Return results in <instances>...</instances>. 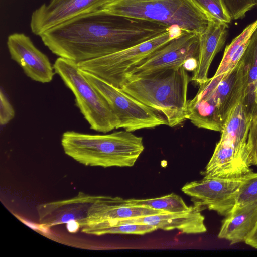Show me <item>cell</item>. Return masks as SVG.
Listing matches in <instances>:
<instances>
[{
	"label": "cell",
	"mask_w": 257,
	"mask_h": 257,
	"mask_svg": "<svg viewBox=\"0 0 257 257\" xmlns=\"http://www.w3.org/2000/svg\"><path fill=\"white\" fill-rule=\"evenodd\" d=\"M225 74L213 76L199 85L194 98L188 100V118L199 128L221 132L231 110L217 89Z\"/></svg>",
	"instance_id": "8"
},
{
	"label": "cell",
	"mask_w": 257,
	"mask_h": 257,
	"mask_svg": "<svg viewBox=\"0 0 257 257\" xmlns=\"http://www.w3.org/2000/svg\"><path fill=\"white\" fill-rule=\"evenodd\" d=\"M241 59L247 76L246 88L243 103L252 115L257 109L255 92L257 87V28L252 34Z\"/></svg>",
	"instance_id": "20"
},
{
	"label": "cell",
	"mask_w": 257,
	"mask_h": 257,
	"mask_svg": "<svg viewBox=\"0 0 257 257\" xmlns=\"http://www.w3.org/2000/svg\"><path fill=\"white\" fill-rule=\"evenodd\" d=\"M91 84L103 96L119 120L118 128L132 132L167 125L164 117L121 88L116 87L89 72L82 70Z\"/></svg>",
	"instance_id": "7"
},
{
	"label": "cell",
	"mask_w": 257,
	"mask_h": 257,
	"mask_svg": "<svg viewBox=\"0 0 257 257\" xmlns=\"http://www.w3.org/2000/svg\"><path fill=\"white\" fill-rule=\"evenodd\" d=\"M127 203L131 205L148 207L167 213L184 212L191 207L186 204L180 196L173 193L156 198L130 199H127Z\"/></svg>",
	"instance_id": "23"
},
{
	"label": "cell",
	"mask_w": 257,
	"mask_h": 257,
	"mask_svg": "<svg viewBox=\"0 0 257 257\" xmlns=\"http://www.w3.org/2000/svg\"><path fill=\"white\" fill-rule=\"evenodd\" d=\"M199 56V35L184 31L134 66L127 73L136 77L156 70L183 66L188 60Z\"/></svg>",
	"instance_id": "9"
},
{
	"label": "cell",
	"mask_w": 257,
	"mask_h": 257,
	"mask_svg": "<svg viewBox=\"0 0 257 257\" xmlns=\"http://www.w3.org/2000/svg\"><path fill=\"white\" fill-rule=\"evenodd\" d=\"M251 117L243 101L238 103L228 114L220 139L232 145L247 164L246 143Z\"/></svg>",
	"instance_id": "19"
},
{
	"label": "cell",
	"mask_w": 257,
	"mask_h": 257,
	"mask_svg": "<svg viewBox=\"0 0 257 257\" xmlns=\"http://www.w3.org/2000/svg\"><path fill=\"white\" fill-rule=\"evenodd\" d=\"M7 47L12 60L32 80L42 83L50 82L55 74L48 57L34 45L30 37L15 33L8 37Z\"/></svg>",
	"instance_id": "12"
},
{
	"label": "cell",
	"mask_w": 257,
	"mask_h": 257,
	"mask_svg": "<svg viewBox=\"0 0 257 257\" xmlns=\"http://www.w3.org/2000/svg\"><path fill=\"white\" fill-rule=\"evenodd\" d=\"M232 20L242 19L246 13L252 9L255 3L254 0H224Z\"/></svg>",
	"instance_id": "27"
},
{
	"label": "cell",
	"mask_w": 257,
	"mask_h": 257,
	"mask_svg": "<svg viewBox=\"0 0 257 257\" xmlns=\"http://www.w3.org/2000/svg\"><path fill=\"white\" fill-rule=\"evenodd\" d=\"M156 230V228L152 225L137 223L113 225L94 223L81 228L82 232L96 236L109 234L144 235Z\"/></svg>",
	"instance_id": "22"
},
{
	"label": "cell",
	"mask_w": 257,
	"mask_h": 257,
	"mask_svg": "<svg viewBox=\"0 0 257 257\" xmlns=\"http://www.w3.org/2000/svg\"><path fill=\"white\" fill-rule=\"evenodd\" d=\"M53 67L55 73L73 93L76 105L90 128L104 133L117 129V117L103 96L84 75L77 63L59 57Z\"/></svg>",
	"instance_id": "5"
},
{
	"label": "cell",
	"mask_w": 257,
	"mask_h": 257,
	"mask_svg": "<svg viewBox=\"0 0 257 257\" xmlns=\"http://www.w3.org/2000/svg\"><path fill=\"white\" fill-rule=\"evenodd\" d=\"M256 28L257 20L245 27L239 35L226 46L214 76L225 74L237 66L244 54L252 34Z\"/></svg>",
	"instance_id": "21"
},
{
	"label": "cell",
	"mask_w": 257,
	"mask_h": 257,
	"mask_svg": "<svg viewBox=\"0 0 257 257\" xmlns=\"http://www.w3.org/2000/svg\"><path fill=\"white\" fill-rule=\"evenodd\" d=\"M80 228V224L77 221H72L67 223V228L70 233L76 232Z\"/></svg>",
	"instance_id": "30"
},
{
	"label": "cell",
	"mask_w": 257,
	"mask_h": 257,
	"mask_svg": "<svg viewBox=\"0 0 257 257\" xmlns=\"http://www.w3.org/2000/svg\"><path fill=\"white\" fill-rule=\"evenodd\" d=\"M255 103L257 106V87L255 92Z\"/></svg>",
	"instance_id": "31"
},
{
	"label": "cell",
	"mask_w": 257,
	"mask_h": 257,
	"mask_svg": "<svg viewBox=\"0 0 257 257\" xmlns=\"http://www.w3.org/2000/svg\"><path fill=\"white\" fill-rule=\"evenodd\" d=\"M252 172L250 166L237 154L234 147L220 140L203 175L208 178L238 179Z\"/></svg>",
	"instance_id": "18"
},
{
	"label": "cell",
	"mask_w": 257,
	"mask_h": 257,
	"mask_svg": "<svg viewBox=\"0 0 257 257\" xmlns=\"http://www.w3.org/2000/svg\"><path fill=\"white\" fill-rule=\"evenodd\" d=\"M257 228V201L236 204L222 221L218 234L230 244L245 242Z\"/></svg>",
	"instance_id": "17"
},
{
	"label": "cell",
	"mask_w": 257,
	"mask_h": 257,
	"mask_svg": "<svg viewBox=\"0 0 257 257\" xmlns=\"http://www.w3.org/2000/svg\"><path fill=\"white\" fill-rule=\"evenodd\" d=\"M184 31L171 26L162 34L140 44L107 55L77 63L82 70L91 73L110 84L121 88L130 70L140 61Z\"/></svg>",
	"instance_id": "6"
},
{
	"label": "cell",
	"mask_w": 257,
	"mask_h": 257,
	"mask_svg": "<svg viewBox=\"0 0 257 257\" xmlns=\"http://www.w3.org/2000/svg\"><path fill=\"white\" fill-rule=\"evenodd\" d=\"M257 201V173L245 176L239 187L236 204Z\"/></svg>",
	"instance_id": "25"
},
{
	"label": "cell",
	"mask_w": 257,
	"mask_h": 257,
	"mask_svg": "<svg viewBox=\"0 0 257 257\" xmlns=\"http://www.w3.org/2000/svg\"><path fill=\"white\" fill-rule=\"evenodd\" d=\"M245 243L248 245L257 249V228Z\"/></svg>",
	"instance_id": "29"
},
{
	"label": "cell",
	"mask_w": 257,
	"mask_h": 257,
	"mask_svg": "<svg viewBox=\"0 0 257 257\" xmlns=\"http://www.w3.org/2000/svg\"><path fill=\"white\" fill-rule=\"evenodd\" d=\"M203 207L194 203L186 211L177 213L163 212L140 217L104 221L95 223L108 225L118 224H144L165 231L177 229L185 234H199L206 232L205 217L201 213Z\"/></svg>",
	"instance_id": "13"
},
{
	"label": "cell",
	"mask_w": 257,
	"mask_h": 257,
	"mask_svg": "<svg viewBox=\"0 0 257 257\" xmlns=\"http://www.w3.org/2000/svg\"><path fill=\"white\" fill-rule=\"evenodd\" d=\"M163 212H165L130 205L127 199L119 197L98 196L89 207L81 228L101 221L140 217Z\"/></svg>",
	"instance_id": "15"
},
{
	"label": "cell",
	"mask_w": 257,
	"mask_h": 257,
	"mask_svg": "<svg viewBox=\"0 0 257 257\" xmlns=\"http://www.w3.org/2000/svg\"><path fill=\"white\" fill-rule=\"evenodd\" d=\"M170 27L98 11L75 17L39 36L53 53L78 63L140 44Z\"/></svg>",
	"instance_id": "1"
},
{
	"label": "cell",
	"mask_w": 257,
	"mask_h": 257,
	"mask_svg": "<svg viewBox=\"0 0 257 257\" xmlns=\"http://www.w3.org/2000/svg\"><path fill=\"white\" fill-rule=\"evenodd\" d=\"M247 162L249 166H257V109L252 114L246 143Z\"/></svg>",
	"instance_id": "26"
},
{
	"label": "cell",
	"mask_w": 257,
	"mask_h": 257,
	"mask_svg": "<svg viewBox=\"0 0 257 257\" xmlns=\"http://www.w3.org/2000/svg\"><path fill=\"white\" fill-rule=\"evenodd\" d=\"M100 11L168 26L177 25L184 31L198 35L208 23L205 14L191 0H115Z\"/></svg>",
	"instance_id": "4"
},
{
	"label": "cell",
	"mask_w": 257,
	"mask_h": 257,
	"mask_svg": "<svg viewBox=\"0 0 257 257\" xmlns=\"http://www.w3.org/2000/svg\"><path fill=\"white\" fill-rule=\"evenodd\" d=\"M115 0H50L36 9L30 20L31 31L41 34L77 16L100 11Z\"/></svg>",
	"instance_id": "11"
},
{
	"label": "cell",
	"mask_w": 257,
	"mask_h": 257,
	"mask_svg": "<svg viewBox=\"0 0 257 257\" xmlns=\"http://www.w3.org/2000/svg\"><path fill=\"white\" fill-rule=\"evenodd\" d=\"M14 109L1 90L0 92V124L4 125L8 123L15 116Z\"/></svg>",
	"instance_id": "28"
},
{
	"label": "cell",
	"mask_w": 257,
	"mask_h": 257,
	"mask_svg": "<svg viewBox=\"0 0 257 257\" xmlns=\"http://www.w3.org/2000/svg\"><path fill=\"white\" fill-rule=\"evenodd\" d=\"M254 2L255 3V6L257 7V0H254Z\"/></svg>",
	"instance_id": "32"
},
{
	"label": "cell",
	"mask_w": 257,
	"mask_h": 257,
	"mask_svg": "<svg viewBox=\"0 0 257 257\" xmlns=\"http://www.w3.org/2000/svg\"><path fill=\"white\" fill-rule=\"evenodd\" d=\"M228 28V24L209 20L205 29L199 34L198 63L191 79L199 85L208 79L209 67L225 42Z\"/></svg>",
	"instance_id": "16"
},
{
	"label": "cell",
	"mask_w": 257,
	"mask_h": 257,
	"mask_svg": "<svg viewBox=\"0 0 257 257\" xmlns=\"http://www.w3.org/2000/svg\"><path fill=\"white\" fill-rule=\"evenodd\" d=\"M243 178L204 177L200 180L186 183L181 190L193 198L196 201L195 203L226 216L236 204L237 194Z\"/></svg>",
	"instance_id": "10"
},
{
	"label": "cell",
	"mask_w": 257,
	"mask_h": 257,
	"mask_svg": "<svg viewBox=\"0 0 257 257\" xmlns=\"http://www.w3.org/2000/svg\"><path fill=\"white\" fill-rule=\"evenodd\" d=\"M98 196L79 192L71 198L39 205L37 211L39 223L47 227L76 221L81 225L88 209Z\"/></svg>",
	"instance_id": "14"
},
{
	"label": "cell",
	"mask_w": 257,
	"mask_h": 257,
	"mask_svg": "<svg viewBox=\"0 0 257 257\" xmlns=\"http://www.w3.org/2000/svg\"><path fill=\"white\" fill-rule=\"evenodd\" d=\"M61 143L64 153L87 166H133L143 152V138L127 131L105 135L73 131L64 132Z\"/></svg>",
	"instance_id": "3"
},
{
	"label": "cell",
	"mask_w": 257,
	"mask_h": 257,
	"mask_svg": "<svg viewBox=\"0 0 257 257\" xmlns=\"http://www.w3.org/2000/svg\"><path fill=\"white\" fill-rule=\"evenodd\" d=\"M206 16L208 20L229 24L232 19L224 0H191Z\"/></svg>",
	"instance_id": "24"
},
{
	"label": "cell",
	"mask_w": 257,
	"mask_h": 257,
	"mask_svg": "<svg viewBox=\"0 0 257 257\" xmlns=\"http://www.w3.org/2000/svg\"><path fill=\"white\" fill-rule=\"evenodd\" d=\"M189 81L183 65L129 77L121 89L163 115L167 125L175 127L188 118Z\"/></svg>",
	"instance_id": "2"
}]
</instances>
